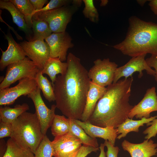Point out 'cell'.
I'll use <instances>...</instances> for the list:
<instances>
[{
  "mask_svg": "<svg viewBox=\"0 0 157 157\" xmlns=\"http://www.w3.org/2000/svg\"><path fill=\"white\" fill-rule=\"evenodd\" d=\"M67 63L66 72L57 76L52 85L56 105L67 118L81 120L91 80L79 58L70 53Z\"/></svg>",
  "mask_w": 157,
  "mask_h": 157,
  "instance_id": "6da1fadb",
  "label": "cell"
},
{
  "mask_svg": "<svg viewBox=\"0 0 157 157\" xmlns=\"http://www.w3.org/2000/svg\"><path fill=\"white\" fill-rule=\"evenodd\" d=\"M133 77L119 80L106 87L87 121L102 127L117 129L127 118L133 106L129 103Z\"/></svg>",
  "mask_w": 157,
  "mask_h": 157,
  "instance_id": "7a4b0ae2",
  "label": "cell"
},
{
  "mask_svg": "<svg viewBox=\"0 0 157 157\" xmlns=\"http://www.w3.org/2000/svg\"><path fill=\"white\" fill-rule=\"evenodd\" d=\"M129 22L125 38L113 48L132 57L147 53L157 56V24L134 16Z\"/></svg>",
  "mask_w": 157,
  "mask_h": 157,
  "instance_id": "3957f363",
  "label": "cell"
},
{
  "mask_svg": "<svg viewBox=\"0 0 157 157\" xmlns=\"http://www.w3.org/2000/svg\"><path fill=\"white\" fill-rule=\"evenodd\" d=\"M11 123L10 138L20 146L29 149L34 154L44 136L36 113L26 112Z\"/></svg>",
  "mask_w": 157,
  "mask_h": 157,
  "instance_id": "277c9868",
  "label": "cell"
},
{
  "mask_svg": "<svg viewBox=\"0 0 157 157\" xmlns=\"http://www.w3.org/2000/svg\"><path fill=\"white\" fill-rule=\"evenodd\" d=\"M82 2V0H73L71 4L47 11L36 13L32 19L47 22L52 33L65 32L67 24Z\"/></svg>",
  "mask_w": 157,
  "mask_h": 157,
  "instance_id": "5b68a950",
  "label": "cell"
},
{
  "mask_svg": "<svg viewBox=\"0 0 157 157\" xmlns=\"http://www.w3.org/2000/svg\"><path fill=\"white\" fill-rule=\"evenodd\" d=\"M40 69L28 57L8 65L5 77L0 84V90L9 88L17 81L24 78L35 79Z\"/></svg>",
  "mask_w": 157,
  "mask_h": 157,
  "instance_id": "8992f818",
  "label": "cell"
},
{
  "mask_svg": "<svg viewBox=\"0 0 157 157\" xmlns=\"http://www.w3.org/2000/svg\"><path fill=\"white\" fill-rule=\"evenodd\" d=\"M94 65L88 72L91 81L103 87L113 83L115 71L118 65L108 58L98 59L94 61Z\"/></svg>",
  "mask_w": 157,
  "mask_h": 157,
  "instance_id": "52a82bcc",
  "label": "cell"
},
{
  "mask_svg": "<svg viewBox=\"0 0 157 157\" xmlns=\"http://www.w3.org/2000/svg\"><path fill=\"white\" fill-rule=\"evenodd\" d=\"M37 87L35 79L24 78L19 80L18 83L13 87L0 90V106L13 104L19 97L27 96Z\"/></svg>",
  "mask_w": 157,
  "mask_h": 157,
  "instance_id": "ba28073f",
  "label": "cell"
},
{
  "mask_svg": "<svg viewBox=\"0 0 157 157\" xmlns=\"http://www.w3.org/2000/svg\"><path fill=\"white\" fill-rule=\"evenodd\" d=\"M41 90L37 88L27 96L32 100L35 106V112L40 123L42 132L44 135L51 126L55 115L56 105H52L50 109L47 106L41 97Z\"/></svg>",
  "mask_w": 157,
  "mask_h": 157,
  "instance_id": "9c48e42d",
  "label": "cell"
},
{
  "mask_svg": "<svg viewBox=\"0 0 157 157\" xmlns=\"http://www.w3.org/2000/svg\"><path fill=\"white\" fill-rule=\"evenodd\" d=\"M147 54H144L132 57L126 64L117 67L115 72L113 83H117L121 78H125L132 77L133 74L136 72L139 73L138 77L141 78L143 75V70H145L147 74L154 76V70L149 67L145 59Z\"/></svg>",
  "mask_w": 157,
  "mask_h": 157,
  "instance_id": "30bf717a",
  "label": "cell"
},
{
  "mask_svg": "<svg viewBox=\"0 0 157 157\" xmlns=\"http://www.w3.org/2000/svg\"><path fill=\"white\" fill-rule=\"evenodd\" d=\"M26 56L42 70L50 58V49L44 40L24 41L19 43Z\"/></svg>",
  "mask_w": 157,
  "mask_h": 157,
  "instance_id": "8fae6325",
  "label": "cell"
},
{
  "mask_svg": "<svg viewBox=\"0 0 157 157\" xmlns=\"http://www.w3.org/2000/svg\"><path fill=\"white\" fill-rule=\"evenodd\" d=\"M44 40L50 48V57L58 58L63 62L67 60L68 49L74 46L71 36L66 31L52 33Z\"/></svg>",
  "mask_w": 157,
  "mask_h": 157,
  "instance_id": "7c38bea8",
  "label": "cell"
},
{
  "mask_svg": "<svg viewBox=\"0 0 157 157\" xmlns=\"http://www.w3.org/2000/svg\"><path fill=\"white\" fill-rule=\"evenodd\" d=\"M156 111H157V95L156 88L153 87L147 89L142 100L133 106L128 117L131 119L134 117L140 119L143 117L148 118L151 113Z\"/></svg>",
  "mask_w": 157,
  "mask_h": 157,
  "instance_id": "4fadbf2b",
  "label": "cell"
},
{
  "mask_svg": "<svg viewBox=\"0 0 157 157\" xmlns=\"http://www.w3.org/2000/svg\"><path fill=\"white\" fill-rule=\"evenodd\" d=\"M3 33L8 42V46L5 51L0 48L2 53L0 60V70L1 71H3L9 65L24 59L26 56L19 44L15 41L10 31H8L7 34Z\"/></svg>",
  "mask_w": 157,
  "mask_h": 157,
  "instance_id": "5bb4252c",
  "label": "cell"
},
{
  "mask_svg": "<svg viewBox=\"0 0 157 157\" xmlns=\"http://www.w3.org/2000/svg\"><path fill=\"white\" fill-rule=\"evenodd\" d=\"M121 145L123 149L128 152L131 157H151L157 154V143L151 139L138 144L132 143L125 140Z\"/></svg>",
  "mask_w": 157,
  "mask_h": 157,
  "instance_id": "9a60e30c",
  "label": "cell"
},
{
  "mask_svg": "<svg viewBox=\"0 0 157 157\" xmlns=\"http://www.w3.org/2000/svg\"><path fill=\"white\" fill-rule=\"evenodd\" d=\"M74 120L89 136L93 138H99L105 140H108L115 146L118 134L116 129L112 127H101L94 125L88 121L83 122L78 119Z\"/></svg>",
  "mask_w": 157,
  "mask_h": 157,
  "instance_id": "2e32d148",
  "label": "cell"
},
{
  "mask_svg": "<svg viewBox=\"0 0 157 157\" xmlns=\"http://www.w3.org/2000/svg\"><path fill=\"white\" fill-rule=\"evenodd\" d=\"M106 88L99 85L90 81L85 106L81 120L88 121L92 114L99 100L105 92Z\"/></svg>",
  "mask_w": 157,
  "mask_h": 157,
  "instance_id": "e0dca14e",
  "label": "cell"
},
{
  "mask_svg": "<svg viewBox=\"0 0 157 157\" xmlns=\"http://www.w3.org/2000/svg\"><path fill=\"white\" fill-rule=\"evenodd\" d=\"M0 8L6 10L10 12L13 22L17 26L19 30L25 33L28 41H31L33 38L32 29L28 27L24 16L15 5L9 0H1Z\"/></svg>",
  "mask_w": 157,
  "mask_h": 157,
  "instance_id": "ac0fdd59",
  "label": "cell"
},
{
  "mask_svg": "<svg viewBox=\"0 0 157 157\" xmlns=\"http://www.w3.org/2000/svg\"><path fill=\"white\" fill-rule=\"evenodd\" d=\"M157 118V115L148 118L142 117L139 120H133L129 118H126L116 129L118 134H120L117 138L120 140L125 137L129 133L133 131L138 133L139 128L143 126L144 124H147Z\"/></svg>",
  "mask_w": 157,
  "mask_h": 157,
  "instance_id": "d6986e66",
  "label": "cell"
},
{
  "mask_svg": "<svg viewBox=\"0 0 157 157\" xmlns=\"http://www.w3.org/2000/svg\"><path fill=\"white\" fill-rule=\"evenodd\" d=\"M67 62H62L59 58L50 57L41 70L43 74H46L49 76L53 85L56 79V75L64 74L67 70Z\"/></svg>",
  "mask_w": 157,
  "mask_h": 157,
  "instance_id": "ffe728a7",
  "label": "cell"
},
{
  "mask_svg": "<svg viewBox=\"0 0 157 157\" xmlns=\"http://www.w3.org/2000/svg\"><path fill=\"white\" fill-rule=\"evenodd\" d=\"M29 109V106L25 103L22 104H17L13 108L8 106H1L0 120L4 122L12 123L21 114Z\"/></svg>",
  "mask_w": 157,
  "mask_h": 157,
  "instance_id": "44dd1931",
  "label": "cell"
},
{
  "mask_svg": "<svg viewBox=\"0 0 157 157\" xmlns=\"http://www.w3.org/2000/svg\"><path fill=\"white\" fill-rule=\"evenodd\" d=\"M69 119V132L80 140L83 145L99 147L96 138H92L88 135L84 130L75 122L74 119Z\"/></svg>",
  "mask_w": 157,
  "mask_h": 157,
  "instance_id": "7402d4cb",
  "label": "cell"
},
{
  "mask_svg": "<svg viewBox=\"0 0 157 157\" xmlns=\"http://www.w3.org/2000/svg\"><path fill=\"white\" fill-rule=\"evenodd\" d=\"M6 142L7 149L2 157H35L29 149L20 146L11 138Z\"/></svg>",
  "mask_w": 157,
  "mask_h": 157,
  "instance_id": "603a6c76",
  "label": "cell"
},
{
  "mask_svg": "<svg viewBox=\"0 0 157 157\" xmlns=\"http://www.w3.org/2000/svg\"><path fill=\"white\" fill-rule=\"evenodd\" d=\"M35 79L37 87L42 91L44 98L49 102L55 101V97L52 83L46 76H43L40 70Z\"/></svg>",
  "mask_w": 157,
  "mask_h": 157,
  "instance_id": "cb8c5ba5",
  "label": "cell"
},
{
  "mask_svg": "<svg viewBox=\"0 0 157 157\" xmlns=\"http://www.w3.org/2000/svg\"><path fill=\"white\" fill-rule=\"evenodd\" d=\"M52 143L53 155L66 147L76 143L82 144L80 140L70 132L63 135L54 137Z\"/></svg>",
  "mask_w": 157,
  "mask_h": 157,
  "instance_id": "d4e9b609",
  "label": "cell"
},
{
  "mask_svg": "<svg viewBox=\"0 0 157 157\" xmlns=\"http://www.w3.org/2000/svg\"><path fill=\"white\" fill-rule=\"evenodd\" d=\"M32 40H44L52 33L48 23L44 21L32 19Z\"/></svg>",
  "mask_w": 157,
  "mask_h": 157,
  "instance_id": "484cf974",
  "label": "cell"
},
{
  "mask_svg": "<svg viewBox=\"0 0 157 157\" xmlns=\"http://www.w3.org/2000/svg\"><path fill=\"white\" fill-rule=\"evenodd\" d=\"M51 127V133L54 137L65 134L69 132V119L64 115L56 114Z\"/></svg>",
  "mask_w": 157,
  "mask_h": 157,
  "instance_id": "4316f807",
  "label": "cell"
},
{
  "mask_svg": "<svg viewBox=\"0 0 157 157\" xmlns=\"http://www.w3.org/2000/svg\"><path fill=\"white\" fill-rule=\"evenodd\" d=\"M12 2L24 17L26 23L32 29V17L35 10L29 0H9Z\"/></svg>",
  "mask_w": 157,
  "mask_h": 157,
  "instance_id": "83f0119b",
  "label": "cell"
},
{
  "mask_svg": "<svg viewBox=\"0 0 157 157\" xmlns=\"http://www.w3.org/2000/svg\"><path fill=\"white\" fill-rule=\"evenodd\" d=\"M35 157H52L53 148L52 141L46 135H44L35 153Z\"/></svg>",
  "mask_w": 157,
  "mask_h": 157,
  "instance_id": "f1b7e54d",
  "label": "cell"
},
{
  "mask_svg": "<svg viewBox=\"0 0 157 157\" xmlns=\"http://www.w3.org/2000/svg\"><path fill=\"white\" fill-rule=\"evenodd\" d=\"M85 6L83 13L86 18L92 22L97 23L99 21V14L93 0H83Z\"/></svg>",
  "mask_w": 157,
  "mask_h": 157,
  "instance_id": "f546056e",
  "label": "cell"
},
{
  "mask_svg": "<svg viewBox=\"0 0 157 157\" xmlns=\"http://www.w3.org/2000/svg\"><path fill=\"white\" fill-rule=\"evenodd\" d=\"M81 143L74 144L66 147L54 154V157H75L82 146Z\"/></svg>",
  "mask_w": 157,
  "mask_h": 157,
  "instance_id": "4dcf8cb0",
  "label": "cell"
},
{
  "mask_svg": "<svg viewBox=\"0 0 157 157\" xmlns=\"http://www.w3.org/2000/svg\"><path fill=\"white\" fill-rule=\"evenodd\" d=\"M72 1V0H51L45 7L36 13L47 11L60 8L71 4Z\"/></svg>",
  "mask_w": 157,
  "mask_h": 157,
  "instance_id": "1f68e13d",
  "label": "cell"
},
{
  "mask_svg": "<svg viewBox=\"0 0 157 157\" xmlns=\"http://www.w3.org/2000/svg\"><path fill=\"white\" fill-rule=\"evenodd\" d=\"M147 126H149L143 132L144 134H146L144 139L149 140L151 138L155 137L157 134V118L146 124Z\"/></svg>",
  "mask_w": 157,
  "mask_h": 157,
  "instance_id": "d6a6232c",
  "label": "cell"
},
{
  "mask_svg": "<svg viewBox=\"0 0 157 157\" xmlns=\"http://www.w3.org/2000/svg\"><path fill=\"white\" fill-rule=\"evenodd\" d=\"M12 130L11 123L0 121V138L10 137Z\"/></svg>",
  "mask_w": 157,
  "mask_h": 157,
  "instance_id": "836d02e7",
  "label": "cell"
},
{
  "mask_svg": "<svg viewBox=\"0 0 157 157\" xmlns=\"http://www.w3.org/2000/svg\"><path fill=\"white\" fill-rule=\"evenodd\" d=\"M104 144L107 148L106 153L107 157H117L119 150L118 147L115 146L108 140H105Z\"/></svg>",
  "mask_w": 157,
  "mask_h": 157,
  "instance_id": "e575fe53",
  "label": "cell"
},
{
  "mask_svg": "<svg viewBox=\"0 0 157 157\" xmlns=\"http://www.w3.org/2000/svg\"><path fill=\"white\" fill-rule=\"evenodd\" d=\"M99 147L96 148L84 145L82 146L75 157H86L92 152H96Z\"/></svg>",
  "mask_w": 157,
  "mask_h": 157,
  "instance_id": "d590c367",
  "label": "cell"
},
{
  "mask_svg": "<svg viewBox=\"0 0 157 157\" xmlns=\"http://www.w3.org/2000/svg\"><path fill=\"white\" fill-rule=\"evenodd\" d=\"M145 60L149 67H153L155 69L156 73L154 76L155 80L157 82V56L151 55L149 58H147Z\"/></svg>",
  "mask_w": 157,
  "mask_h": 157,
  "instance_id": "8d00e7d4",
  "label": "cell"
},
{
  "mask_svg": "<svg viewBox=\"0 0 157 157\" xmlns=\"http://www.w3.org/2000/svg\"><path fill=\"white\" fill-rule=\"evenodd\" d=\"M35 10L33 15L37 11L43 8L44 5L48 1L47 0H29Z\"/></svg>",
  "mask_w": 157,
  "mask_h": 157,
  "instance_id": "74e56055",
  "label": "cell"
},
{
  "mask_svg": "<svg viewBox=\"0 0 157 157\" xmlns=\"http://www.w3.org/2000/svg\"><path fill=\"white\" fill-rule=\"evenodd\" d=\"M150 9L156 15H157V0H149Z\"/></svg>",
  "mask_w": 157,
  "mask_h": 157,
  "instance_id": "f35d334b",
  "label": "cell"
},
{
  "mask_svg": "<svg viewBox=\"0 0 157 157\" xmlns=\"http://www.w3.org/2000/svg\"><path fill=\"white\" fill-rule=\"evenodd\" d=\"M7 142L2 139H0V157H2L7 149Z\"/></svg>",
  "mask_w": 157,
  "mask_h": 157,
  "instance_id": "ab89813d",
  "label": "cell"
},
{
  "mask_svg": "<svg viewBox=\"0 0 157 157\" xmlns=\"http://www.w3.org/2000/svg\"><path fill=\"white\" fill-rule=\"evenodd\" d=\"M105 146L103 143H101L99 148L100 150V154L99 157H106V153L104 151V147Z\"/></svg>",
  "mask_w": 157,
  "mask_h": 157,
  "instance_id": "60d3db41",
  "label": "cell"
},
{
  "mask_svg": "<svg viewBox=\"0 0 157 157\" xmlns=\"http://www.w3.org/2000/svg\"><path fill=\"white\" fill-rule=\"evenodd\" d=\"M148 1L146 0H137V1L138 3L141 6H144V3Z\"/></svg>",
  "mask_w": 157,
  "mask_h": 157,
  "instance_id": "b9f144b4",
  "label": "cell"
},
{
  "mask_svg": "<svg viewBox=\"0 0 157 157\" xmlns=\"http://www.w3.org/2000/svg\"><path fill=\"white\" fill-rule=\"evenodd\" d=\"M108 2V0H101L100 4L101 6H105L107 4Z\"/></svg>",
  "mask_w": 157,
  "mask_h": 157,
  "instance_id": "7bdbcfd3",
  "label": "cell"
},
{
  "mask_svg": "<svg viewBox=\"0 0 157 157\" xmlns=\"http://www.w3.org/2000/svg\"></svg>",
  "mask_w": 157,
  "mask_h": 157,
  "instance_id": "ee69618b",
  "label": "cell"
},
{
  "mask_svg": "<svg viewBox=\"0 0 157 157\" xmlns=\"http://www.w3.org/2000/svg\"></svg>",
  "mask_w": 157,
  "mask_h": 157,
  "instance_id": "f6af8a7d",
  "label": "cell"
}]
</instances>
